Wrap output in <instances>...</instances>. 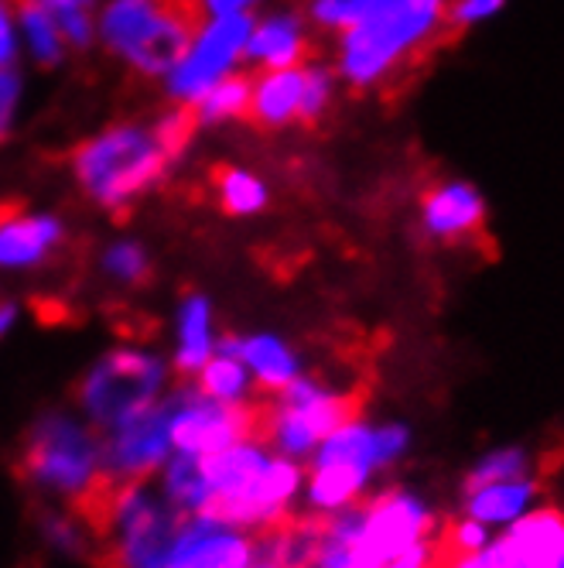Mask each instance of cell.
<instances>
[{
  "mask_svg": "<svg viewBox=\"0 0 564 568\" xmlns=\"http://www.w3.org/2000/svg\"><path fill=\"white\" fill-rule=\"evenodd\" d=\"M178 161L157 141L151 120L120 116L75 141L65 154L72 189L93 210L124 216L172 179Z\"/></svg>",
  "mask_w": 564,
  "mask_h": 568,
  "instance_id": "1",
  "label": "cell"
},
{
  "mask_svg": "<svg viewBox=\"0 0 564 568\" xmlns=\"http://www.w3.org/2000/svg\"><path fill=\"white\" fill-rule=\"evenodd\" d=\"M198 24L188 0H100L96 49L141 83H161Z\"/></svg>",
  "mask_w": 564,
  "mask_h": 568,
  "instance_id": "2",
  "label": "cell"
},
{
  "mask_svg": "<svg viewBox=\"0 0 564 568\" xmlns=\"http://www.w3.org/2000/svg\"><path fill=\"white\" fill-rule=\"evenodd\" d=\"M449 21V0H390L367 24L336 34L332 69L349 90H377Z\"/></svg>",
  "mask_w": 564,
  "mask_h": 568,
  "instance_id": "3",
  "label": "cell"
},
{
  "mask_svg": "<svg viewBox=\"0 0 564 568\" xmlns=\"http://www.w3.org/2000/svg\"><path fill=\"white\" fill-rule=\"evenodd\" d=\"M21 463L28 483L72 500L75 510H83L106 483L100 442L86 425L62 412H52L31 425Z\"/></svg>",
  "mask_w": 564,
  "mask_h": 568,
  "instance_id": "4",
  "label": "cell"
},
{
  "mask_svg": "<svg viewBox=\"0 0 564 568\" xmlns=\"http://www.w3.org/2000/svg\"><path fill=\"white\" fill-rule=\"evenodd\" d=\"M250 24H254V14H229V18H203L198 21L185 52L178 55L172 72L161 79L165 103L192 110L209 90H216L223 79L244 72Z\"/></svg>",
  "mask_w": 564,
  "mask_h": 568,
  "instance_id": "5",
  "label": "cell"
},
{
  "mask_svg": "<svg viewBox=\"0 0 564 568\" xmlns=\"http://www.w3.org/2000/svg\"><path fill=\"white\" fill-rule=\"evenodd\" d=\"M359 412L356 394L326 390L318 381L298 377L280 390L277 404H264L260 438L270 442L285 459L311 456L336 428L352 422Z\"/></svg>",
  "mask_w": 564,
  "mask_h": 568,
  "instance_id": "6",
  "label": "cell"
},
{
  "mask_svg": "<svg viewBox=\"0 0 564 568\" xmlns=\"http://www.w3.org/2000/svg\"><path fill=\"white\" fill-rule=\"evenodd\" d=\"M165 381H168L165 359L137 346H120L110 349L83 377V384H79V404H83V412L100 428L110 432L113 425L154 404Z\"/></svg>",
  "mask_w": 564,
  "mask_h": 568,
  "instance_id": "7",
  "label": "cell"
},
{
  "mask_svg": "<svg viewBox=\"0 0 564 568\" xmlns=\"http://www.w3.org/2000/svg\"><path fill=\"white\" fill-rule=\"evenodd\" d=\"M431 507L408 490H390L373 504H362L356 535L352 541L346 538L349 568H387L393 558L431 541Z\"/></svg>",
  "mask_w": 564,
  "mask_h": 568,
  "instance_id": "8",
  "label": "cell"
},
{
  "mask_svg": "<svg viewBox=\"0 0 564 568\" xmlns=\"http://www.w3.org/2000/svg\"><path fill=\"white\" fill-rule=\"evenodd\" d=\"M264 404H219L203 390H178L168 400V435L172 449L182 456H213L244 438H260Z\"/></svg>",
  "mask_w": 564,
  "mask_h": 568,
  "instance_id": "9",
  "label": "cell"
},
{
  "mask_svg": "<svg viewBox=\"0 0 564 568\" xmlns=\"http://www.w3.org/2000/svg\"><path fill=\"white\" fill-rule=\"evenodd\" d=\"M103 453V476L110 483H134L147 479L172 453L168 435V400H154L137 415L124 418L110 428Z\"/></svg>",
  "mask_w": 564,
  "mask_h": 568,
  "instance_id": "10",
  "label": "cell"
},
{
  "mask_svg": "<svg viewBox=\"0 0 564 568\" xmlns=\"http://www.w3.org/2000/svg\"><path fill=\"white\" fill-rule=\"evenodd\" d=\"M69 240V226L52 210H0V271L45 267Z\"/></svg>",
  "mask_w": 564,
  "mask_h": 568,
  "instance_id": "11",
  "label": "cell"
},
{
  "mask_svg": "<svg viewBox=\"0 0 564 568\" xmlns=\"http://www.w3.org/2000/svg\"><path fill=\"white\" fill-rule=\"evenodd\" d=\"M254 558L257 541L244 527L192 514L165 568H250Z\"/></svg>",
  "mask_w": 564,
  "mask_h": 568,
  "instance_id": "12",
  "label": "cell"
},
{
  "mask_svg": "<svg viewBox=\"0 0 564 568\" xmlns=\"http://www.w3.org/2000/svg\"><path fill=\"white\" fill-rule=\"evenodd\" d=\"M247 65L254 72L264 69H291L311 59V24L301 8H267L254 14L247 34Z\"/></svg>",
  "mask_w": 564,
  "mask_h": 568,
  "instance_id": "13",
  "label": "cell"
},
{
  "mask_svg": "<svg viewBox=\"0 0 564 568\" xmlns=\"http://www.w3.org/2000/svg\"><path fill=\"white\" fill-rule=\"evenodd\" d=\"M500 531L493 548L503 568H564V510H527Z\"/></svg>",
  "mask_w": 564,
  "mask_h": 568,
  "instance_id": "14",
  "label": "cell"
},
{
  "mask_svg": "<svg viewBox=\"0 0 564 568\" xmlns=\"http://www.w3.org/2000/svg\"><path fill=\"white\" fill-rule=\"evenodd\" d=\"M418 223L424 236L434 243L465 240L486 223V199H482V192L472 182L462 179L438 182L421 195Z\"/></svg>",
  "mask_w": 564,
  "mask_h": 568,
  "instance_id": "15",
  "label": "cell"
},
{
  "mask_svg": "<svg viewBox=\"0 0 564 568\" xmlns=\"http://www.w3.org/2000/svg\"><path fill=\"white\" fill-rule=\"evenodd\" d=\"M301 87H305L301 65L254 72L247 120L264 134L291 131L295 124H301Z\"/></svg>",
  "mask_w": 564,
  "mask_h": 568,
  "instance_id": "16",
  "label": "cell"
},
{
  "mask_svg": "<svg viewBox=\"0 0 564 568\" xmlns=\"http://www.w3.org/2000/svg\"><path fill=\"white\" fill-rule=\"evenodd\" d=\"M216 353H233L264 390H277L280 394L291 381L301 377L298 356L291 353V346L280 336H270V333L216 339Z\"/></svg>",
  "mask_w": 564,
  "mask_h": 568,
  "instance_id": "17",
  "label": "cell"
},
{
  "mask_svg": "<svg viewBox=\"0 0 564 568\" xmlns=\"http://www.w3.org/2000/svg\"><path fill=\"white\" fill-rule=\"evenodd\" d=\"M209 189L219 213L229 220H257L274 202L270 182L257 169L239 165V161H219V165H213Z\"/></svg>",
  "mask_w": 564,
  "mask_h": 568,
  "instance_id": "18",
  "label": "cell"
},
{
  "mask_svg": "<svg viewBox=\"0 0 564 568\" xmlns=\"http://www.w3.org/2000/svg\"><path fill=\"white\" fill-rule=\"evenodd\" d=\"M11 11H14V24L21 38V55L34 69H45V72L62 69L72 52L42 0H11Z\"/></svg>",
  "mask_w": 564,
  "mask_h": 568,
  "instance_id": "19",
  "label": "cell"
},
{
  "mask_svg": "<svg viewBox=\"0 0 564 568\" xmlns=\"http://www.w3.org/2000/svg\"><path fill=\"white\" fill-rule=\"evenodd\" d=\"M216 353L213 302L206 295H185L175 315V367L178 374H198Z\"/></svg>",
  "mask_w": 564,
  "mask_h": 568,
  "instance_id": "20",
  "label": "cell"
},
{
  "mask_svg": "<svg viewBox=\"0 0 564 568\" xmlns=\"http://www.w3.org/2000/svg\"><path fill=\"white\" fill-rule=\"evenodd\" d=\"M537 500V479L523 476V479H506V483H486L479 490L465 494V517L486 524V527H506L520 520Z\"/></svg>",
  "mask_w": 564,
  "mask_h": 568,
  "instance_id": "21",
  "label": "cell"
},
{
  "mask_svg": "<svg viewBox=\"0 0 564 568\" xmlns=\"http://www.w3.org/2000/svg\"><path fill=\"white\" fill-rule=\"evenodd\" d=\"M370 469L356 463H315L308 479V507L315 517H329L352 507L370 483Z\"/></svg>",
  "mask_w": 564,
  "mask_h": 568,
  "instance_id": "22",
  "label": "cell"
},
{
  "mask_svg": "<svg viewBox=\"0 0 564 568\" xmlns=\"http://www.w3.org/2000/svg\"><path fill=\"white\" fill-rule=\"evenodd\" d=\"M250 83H254V72H236L198 100L192 106V120H195L198 134L244 124L250 113Z\"/></svg>",
  "mask_w": 564,
  "mask_h": 568,
  "instance_id": "23",
  "label": "cell"
},
{
  "mask_svg": "<svg viewBox=\"0 0 564 568\" xmlns=\"http://www.w3.org/2000/svg\"><path fill=\"white\" fill-rule=\"evenodd\" d=\"M96 267L100 274L116 284V288H141V284L151 277V254L141 240L134 236H116V240H106L100 247V257H96Z\"/></svg>",
  "mask_w": 564,
  "mask_h": 568,
  "instance_id": "24",
  "label": "cell"
},
{
  "mask_svg": "<svg viewBox=\"0 0 564 568\" xmlns=\"http://www.w3.org/2000/svg\"><path fill=\"white\" fill-rule=\"evenodd\" d=\"M390 0H305V21L311 24V31L321 34H342L349 28L367 24L370 18H377Z\"/></svg>",
  "mask_w": 564,
  "mask_h": 568,
  "instance_id": "25",
  "label": "cell"
},
{
  "mask_svg": "<svg viewBox=\"0 0 564 568\" xmlns=\"http://www.w3.org/2000/svg\"><path fill=\"white\" fill-rule=\"evenodd\" d=\"M161 494H165L182 514H206L213 494L209 483L203 476V466H198L195 456H175L165 466V483H161Z\"/></svg>",
  "mask_w": 564,
  "mask_h": 568,
  "instance_id": "26",
  "label": "cell"
},
{
  "mask_svg": "<svg viewBox=\"0 0 564 568\" xmlns=\"http://www.w3.org/2000/svg\"><path fill=\"white\" fill-rule=\"evenodd\" d=\"M301 72H305V87H301V128H315V124H321V120L332 113L342 83H339L332 62L315 59V55L301 62Z\"/></svg>",
  "mask_w": 564,
  "mask_h": 568,
  "instance_id": "27",
  "label": "cell"
},
{
  "mask_svg": "<svg viewBox=\"0 0 564 568\" xmlns=\"http://www.w3.org/2000/svg\"><path fill=\"white\" fill-rule=\"evenodd\" d=\"M195 377H198V390H203L209 400L247 404V397H250V381L254 377L233 353H213V359Z\"/></svg>",
  "mask_w": 564,
  "mask_h": 568,
  "instance_id": "28",
  "label": "cell"
},
{
  "mask_svg": "<svg viewBox=\"0 0 564 568\" xmlns=\"http://www.w3.org/2000/svg\"><path fill=\"white\" fill-rule=\"evenodd\" d=\"M531 476V456L520 449V445H503V449H493L482 456L469 476H465V494L479 490L486 483H506V479H523Z\"/></svg>",
  "mask_w": 564,
  "mask_h": 568,
  "instance_id": "29",
  "label": "cell"
},
{
  "mask_svg": "<svg viewBox=\"0 0 564 568\" xmlns=\"http://www.w3.org/2000/svg\"><path fill=\"white\" fill-rule=\"evenodd\" d=\"M147 120H151V128H154L157 141L165 144V151L182 165L185 154H188L192 144H195V138H198V128H195V120H192V110L165 103V110H157V113L147 116Z\"/></svg>",
  "mask_w": 564,
  "mask_h": 568,
  "instance_id": "30",
  "label": "cell"
},
{
  "mask_svg": "<svg viewBox=\"0 0 564 568\" xmlns=\"http://www.w3.org/2000/svg\"><path fill=\"white\" fill-rule=\"evenodd\" d=\"M24 103V75L21 69H0V144H8L18 131Z\"/></svg>",
  "mask_w": 564,
  "mask_h": 568,
  "instance_id": "31",
  "label": "cell"
},
{
  "mask_svg": "<svg viewBox=\"0 0 564 568\" xmlns=\"http://www.w3.org/2000/svg\"><path fill=\"white\" fill-rule=\"evenodd\" d=\"M490 541H493V527L479 524V520H472V517H462V520L452 527V531H449L445 545L438 548V555H441V558L472 555V551H479V548H486Z\"/></svg>",
  "mask_w": 564,
  "mask_h": 568,
  "instance_id": "32",
  "label": "cell"
},
{
  "mask_svg": "<svg viewBox=\"0 0 564 568\" xmlns=\"http://www.w3.org/2000/svg\"><path fill=\"white\" fill-rule=\"evenodd\" d=\"M506 8V0H449V21L459 28H475L493 21Z\"/></svg>",
  "mask_w": 564,
  "mask_h": 568,
  "instance_id": "33",
  "label": "cell"
},
{
  "mask_svg": "<svg viewBox=\"0 0 564 568\" xmlns=\"http://www.w3.org/2000/svg\"><path fill=\"white\" fill-rule=\"evenodd\" d=\"M192 11L203 18H229V14H257L270 0H188Z\"/></svg>",
  "mask_w": 564,
  "mask_h": 568,
  "instance_id": "34",
  "label": "cell"
},
{
  "mask_svg": "<svg viewBox=\"0 0 564 568\" xmlns=\"http://www.w3.org/2000/svg\"><path fill=\"white\" fill-rule=\"evenodd\" d=\"M21 62V38L14 24V11L4 8L0 11V69H18Z\"/></svg>",
  "mask_w": 564,
  "mask_h": 568,
  "instance_id": "35",
  "label": "cell"
},
{
  "mask_svg": "<svg viewBox=\"0 0 564 568\" xmlns=\"http://www.w3.org/2000/svg\"><path fill=\"white\" fill-rule=\"evenodd\" d=\"M449 568H503V561H500V555H496V548H493V541H490L486 548H479V551H472V555H455V558H449Z\"/></svg>",
  "mask_w": 564,
  "mask_h": 568,
  "instance_id": "36",
  "label": "cell"
},
{
  "mask_svg": "<svg viewBox=\"0 0 564 568\" xmlns=\"http://www.w3.org/2000/svg\"><path fill=\"white\" fill-rule=\"evenodd\" d=\"M14 322H18V305L0 302V339H4L14 329Z\"/></svg>",
  "mask_w": 564,
  "mask_h": 568,
  "instance_id": "37",
  "label": "cell"
},
{
  "mask_svg": "<svg viewBox=\"0 0 564 568\" xmlns=\"http://www.w3.org/2000/svg\"><path fill=\"white\" fill-rule=\"evenodd\" d=\"M45 8H79V11H96L100 0H42Z\"/></svg>",
  "mask_w": 564,
  "mask_h": 568,
  "instance_id": "38",
  "label": "cell"
},
{
  "mask_svg": "<svg viewBox=\"0 0 564 568\" xmlns=\"http://www.w3.org/2000/svg\"><path fill=\"white\" fill-rule=\"evenodd\" d=\"M4 8H11V0H0V11H4Z\"/></svg>",
  "mask_w": 564,
  "mask_h": 568,
  "instance_id": "39",
  "label": "cell"
}]
</instances>
